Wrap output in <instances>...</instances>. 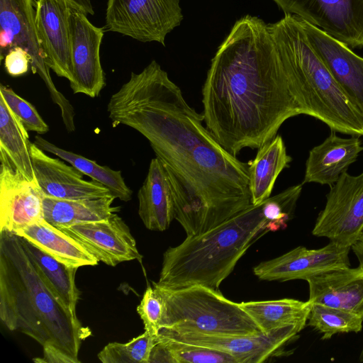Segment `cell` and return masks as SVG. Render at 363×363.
<instances>
[{
  "label": "cell",
  "instance_id": "obj_1",
  "mask_svg": "<svg viewBox=\"0 0 363 363\" xmlns=\"http://www.w3.org/2000/svg\"><path fill=\"white\" fill-rule=\"evenodd\" d=\"M112 125L143 135L164 164L175 220L186 235L206 233L252 205L248 162L228 152L203 125V114L155 60L111 96Z\"/></svg>",
  "mask_w": 363,
  "mask_h": 363
},
{
  "label": "cell",
  "instance_id": "obj_2",
  "mask_svg": "<svg viewBox=\"0 0 363 363\" xmlns=\"http://www.w3.org/2000/svg\"><path fill=\"white\" fill-rule=\"evenodd\" d=\"M205 125L237 156L272 140L289 118L311 116L302 88L281 60L266 23L245 15L212 58L202 87Z\"/></svg>",
  "mask_w": 363,
  "mask_h": 363
},
{
  "label": "cell",
  "instance_id": "obj_3",
  "mask_svg": "<svg viewBox=\"0 0 363 363\" xmlns=\"http://www.w3.org/2000/svg\"><path fill=\"white\" fill-rule=\"evenodd\" d=\"M0 318L9 330L79 362L82 342L91 333L46 286L21 237L7 231H0Z\"/></svg>",
  "mask_w": 363,
  "mask_h": 363
},
{
  "label": "cell",
  "instance_id": "obj_4",
  "mask_svg": "<svg viewBox=\"0 0 363 363\" xmlns=\"http://www.w3.org/2000/svg\"><path fill=\"white\" fill-rule=\"evenodd\" d=\"M263 202L250 205L206 233L186 235L179 245L167 249L156 283L170 289L203 285L219 290L249 247L271 231L262 213Z\"/></svg>",
  "mask_w": 363,
  "mask_h": 363
},
{
  "label": "cell",
  "instance_id": "obj_5",
  "mask_svg": "<svg viewBox=\"0 0 363 363\" xmlns=\"http://www.w3.org/2000/svg\"><path fill=\"white\" fill-rule=\"evenodd\" d=\"M269 30L280 57L299 82L311 116L331 130L363 135V114L337 84L310 43L301 18L285 13Z\"/></svg>",
  "mask_w": 363,
  "mask_h": 363
},
{
  "label": "cell",
  "instance_id": "obj_6",
  "mask_svg": "<svg viewBox=\"0 0 363 363\" xmlns=\"http://www.w3.org/2000/svg\"><path fill=\"white\" fill-rule=\"evenodd\" d=\"M152 286L165 304L162 328L213 335H245L262 333L240 303L219 290L203 285L179 289Z\"/></svg>",
  "mask_w": 363,
  "mask_h": 363
},
{
  "label": "cell",
  "instance_id": "obj_7",
  "mask_svg": "<svg viewBox=\"0 0 363 363\" xmlns=\"http://www.w3.org/2000/svg\"><path fill=\"white\" fill-rule=\"evenodd\" d=\"M14 47H21L29 54L33 73L38 74L44 81L51 99L60 109L65 128L74 129V107L55 87L38 40L35 0H0L1 60Z\"/></svg>",
  "mask_w": 363,
  "mask_h": 363
},
{
  "label": "cell",
  "instance_id": "obj_8",
  "mask_svg": "<svg viewBox=\"0 0 363 363\" xmlns=\"http://www.w3.org/2000/svg\"><path fill=\"white\" fill-rule=\"evenodd\" d=\"M183 18L179 0H107L105 22L108 31L164 46Z\"/></svg>",
  "mask_w": 363,
  "mask_h": 363
},
{
  "label": "cell",
  "instance_id": "obj_9",
  "mask_svg": "<svg viewBox=\"0 0 363 363\" xmlns=\"http://www.w3.org/2000/svg\"><path fill=\"white\" fill-rule=\"evenodd\" d=\"M362 231L363 172L353 176L345 172L330 186L312 234L351 247L359 241Z\"/></svg>",
  "mask_w": 363,
  "mask_h": 363
},
{
  "label": "cell",
  "instance_id": "obj_10",
  "mask_svg": "<svg viewBox=\"0 0 363 363\" xmlns=\"http://www.w3.org/2000/svg\"><path fill=\"white\" fill-rule=\"evenodd\" d=\"M306 326L289 325L267 333L245 335H213L162 328L157 337L213 348L232 355L237 363H261L281 352Z\"/></svg>",
  "mask_w": 363,
  "mask_h": 363
},
{
  "label": "cell",
  "instance_id": "obj_11",
  "mask_svg": "<svg viewBox=\"0 0 363 363\" xmlns=\"http://www.w3.org/2000/svg\"><path fill=\"white\" fill-rule=\"evenodd\" d=\"M350 48H363V0H272Z\"/></svg>",
  "mask_w": 363,
  "mask_h": 363
},
{
  "label": "cell",
  "instance_id": "obj_12",
  "mask_svg": "<svg viewBox=\"0 0 363 363\" xmlns=\"http://www.w3.org/2000/svg\"><path fill=\"white\" fill-rule=\"evenodd\" d=\"M69 29L72 73L70 87L74 94L96 97L106 84L100 59L104 29L92 24L86 13L73 7L69 15Z\"/></svg>",
  "mask_w": 363,
  "mask_h": 363
},
{
  "label": "cell",
  "instance_id": "obj_13",
  "mask_svg": "<svg viewBox=\"0 0 363 363\" xmlns=\"http://www.w3.org/2000/svg\"><path fill=\"white\" fill-rule=\"evenodd\" d=\"M79 242L99 262L115 267L119 263L141 260L130 228L117 213L109 217L59 228Z\"/></svg>",
  "mask_w": 363,
  "mask_h": 363
},
{
  "label": "cell",
  "instance_id": "obj_14",
  "mask_svg": "<svg viewBox=\"0 0 363 363\" xmlns=\"http://www.w3.org/2000/svg\"><path fill=\"white\" fill-rule=\"evenodd\" d=\"M350 247L331 241L318 249L298 246L276 258L260 262L253 268V272L258 279L265 281L306 280L329 269L350 267Z\"/></svg>",
  "mask_w": 363,
  "mask_h": 363
},
{
  "label": "cell",
  "instance_id": "obj_15",
  "mask_svg": "<svg viewBox=\"0 0 363 363\" xmlns=\"http://www.w3.org/2000/svg\"><path fill=\"white\" fill-rule=\"evenodd\" d=\"M301 21L316 53L340 89L363 114V57L320 28L302 18Z\"/></svg>",
  "mask_w": 363,
  "mask_h": 363
},
{
  "label": "cell",
  "instance_id": "obj_16",
  "mask_svg": "<svg viewBox=\"0 0 363 363\" xmlns=\"http://www.w3.org/2000/svg\"><path fill=\"white\" fill-rule=\"evenodd\" d=\"M66 0H35V26L45 60L58 77L72 79L69 15Z\"/></svg>",
  "mask_w": 363,
  "mask_h": 363
},
{
  "label": "cell",
  "instance_id": "obj_17",
  "mask_svg": "<svg viewBox=\"0 0 363 363\" xmlns=\"http://www.w3.org/2000/svg\"><path fill=\"white\" fill-rule=\"evenodd\" d=\"M30 151L35 178L45 196L77 200L113 196L106 186L84 179L77 169L48 156L35 143H30Z\"/></svg>",
  "mask_w": 363,
  "mask_h": 363
},
{
  "label": "cell",
  "instance_id": "obj_18",
  "mask_svg": "<svg viewBox=\"0 0 363 363\" xmlns=\"http://www.w3.org/2000/svg\"><path fill=\"white\" fill-rule=\"evenodd\" d=\"M44 194L8 164L0 166V231L16 233L44 218Z\"/></svg>",
  "mask_w": 363,
  "mask_h": 363
},
{
  "label": "cell",
  "instance_id": "obj_19",
  "mask_svg": "<svg viewBox=\"0 0 363 363\" xmlns=\"http://www.w3.org/2000/svg\"><path fill=\"white\" fill-rule=\"evenodd\" d=\"M308 301L347 311L363 318V264L343 267L308 277Z\"/></svg>",
  "mask_w": 363,
  "mask_h": 363
},
{
  "label": "cell",
  "instance_id": "obj_20",
  "mask_svg": "<svg viewBox=\"0 0 363 363\" xmlns=\"http://www.w3.org/2000/svg\"><path fill=\"white\" fill-rule=\"evenodd\" d=\"M362 150L359 136L341 138L332 130L321 144L311 150L302 184L313 182L332 186L357 160Z\"/></svg>",
  "mask_w": 363,
  "mask_h": 363
},
{
  "label": "cell",
  "instance_id": "obj_21",
  "mask_svg": "<svg viewBox=\"0 0 363 363\" xmlns=\"http://www.w3.org/2000/svg\"><path fill=\"white\" fill-rule=\"evenodd\" d=\"M138 199L139 216L148 230L164 231L175 219L171 182L163 163L157 157L150 163Z\"/></svg>",
  "mask_w": 363,
  "mask_h": 363
},
{
  "label": "cell",
  "instance_id": "obj_22",
  "mask_svg": "<svg viewBox=\"0 0 363 363\" xmlns=\"http://www.w3.org/2000/svg\"><path fill=\"white\" fill-rule=\"evenodd\" d=\"M16 235L31 242L67 266L79 268L99 261L79 242L44 218L18 230Z\"/></svg>",
  "mask_w": 363,
  "mask_h": 363
},
{
  "label": "cell",
  "instance_id": "obj_23",
  "mask_svg": "<svg viewBox=\"0 0 363 363\" xmlns=\"http://www.w3.org/2000/svg\"><path fill=\"white\" fill-rule=\"evenodd\" d=\"M291 160L279 135L258 149L255 159L248 162L252 205H258L270 197L278 176L289 167Z\"/></svg>",
  "mask_w": 363,
  "mask_h": 363
},
{
  "label": "cell",
  "instance_id": "obj_24",
  "mask_svg": "<svg viewBox=\"0 0 363 363\" xmlns=\"http://www.w3.org/2000/svg\"><path fill=\"white\" fill-rule=\"evenodd\" d=\"M28 130L0 96V160L30 182H36Z\"/></svg>",
  "mask_w": 363,
  "mask_h": 363
},
{
  "label": "cell",
  "instance_id": "obj_25",
  "mask_svg": "<svg viewBox=\"0 0 363 363\" xmlns=\"http://www.w3.org/2000/svg\"><path fill=\"white\" fill-rule=\"evenodd\" d=\"M115 199L113 196L77 200L44 196L43 217L57 228L105 219L120 211V207L112 206Z\"/></svg>",
  "mask_w": 363,
  "mask_h": 363
},
{
  "label": "cell",
  "instance_id": "obj_26",
  "mask_svg": "<svg viewBox=\"0 0 363 363\" xmlns=\"http://www.w3.org/2000/svg\"><path fill=\"white\" fill-rule=\"evenodd\" d=\"M23 245L36 271L54 296L65 308L76 313L79 292L75 284L78 268L67 266L21 238Z\"/></svg>",
  "mask_w": 363,
  "mask_h": 363
},
{
  "label": "cell",
  "instance_id": "obj_27",
  "mask_svg": "<svg viewBox=\"0 0 363 363\" xmlns=\"http://www.w3.org/2000/svg\"><path fill=\"white\" fill-rule=\"evenodd\" d=\"M241 308L265 333L295 324L307 325L311 303L294 298L251 301L240 303Z\"/></svg>",
  "mask_w": 363,
  "mask_h": 363
},
{
  "label": "cell",
  "instance_id": "obj_28",
  "mask_svg": "<svg viewBox=\"0 0 363 363\" xmlns=\"http://www.w3.org/2000/svg\"><path fill=\"white\" fill-rule=\"evenodd\" d=\"M34 143L43 151L58 156L92 180L106 186L116 199L125 202L132 199L133 191L126 185L121 171L99 165L95 161L62 149L39 135L35 137Z\"/></svg>",
  "mask_w": 363,
  "mask_h": 363
},
{
  "label": "cell",
  "instance_id": "obj_29",
  "mask_svg": "<svg viewBox=\"0 0 363 363\" xmlns=\"http://www.w3.org/2000/svg\"><path fill=\"white\" fill-rule=\"evenodd\" d=\"M362 323L363 318L354 313L315 303L307 320V325L321 333L323 340L339 333H359Z\"/></svg>",
  "mask_w": 363,
  "mask_h": 363
},
{
  "label": "cell",
  "instance_id": "obj_30",
  "mask_svg": "<svg viewBox=\"0 0 363 363\" xmlns=\"http://www.w3.org/2000/svg\"><path fill=\"white\" fill-rule=\"evenodd\" d=\"M157 336L145 331L126 343L110 342L97 354L103 363H148Z\"/></svg>",
  "mask_w": 363,
  "mask_h": 363
},
{
  "label": "cell",
  "instance_id": "obj_31",
  "mask_svg": "<svg viewBox=\"0 0 363 363\" xmlns=\"http://www.w3.org/2000/svg\"><path fill=\"white\" fill-rule=\"evenodd\" d=\"M175 363H237L230 354L205 346L157 337Z\"/></svg>",
  "mask_w": 363,
  "mask_h": 363
},
{
  "label": "cell",
  "instance_id": "obj_32",
  "mask_svg": "<svg viewBox=\"0 0 363 363\" xmlns=\"http://www.w3.org/2000/svg\"><path fill=\"white\" fill-rule=\"evenodd\" d=\"M302 186L303 184H300L290 186L263 202L262 213L269 222L272 232L287 227L301 195Z\"/></svg>",
  "mask_w": 363,
  "mask_h": 363
},
{
  "label": "cell",
  "instance_id": "obj_33",
  "mask_svg": "<svg viewBox=\"0 0 363 363\" xmlns=\"http://www.w3.org/2000/svg\"><path fill=\"white\" fill-rule=\"evenodd\" d=\"M0 96L4 98L28 131H34L38 134H44L49 131L48 125L42 118L36 108L15 93L12 89L1 84Z\"/></svg>",
  "mask_w": 363,
  "mask_h": 363
},
{
  "label": "cell",
  "instance_id": "obj_34",
  "mask_svg": "<svg viewBox=\"0 0 363 363\" xmlns=\"http://www.w3.org/2000/svg\"><path fill=\"white\" fill-rule=\"evenodd\" d=\"M137 312L143 322L145 330L157 336L163 326L165 304L161 294L153 286H147L137 306Z\"/></svg>",
  "mask_w": 363,
  "mask_h": 363
},
{
  "label": "cell",
  "instance_id": "obj_35",
  "mask_svg": "<svg viewBox=\"0 0 363 363\" xmlns=\"http://www.w3.org/2000/svg\"><path fill=\"white\" fill-rule=\"evenodd\" d=\"M4 67L12 77H18L28 72L30 66V57L21 47L11 48L4 56Z\"/></svg>",
  "mask_w": 363,
  "mask_h": 363
},
{
  "label": "cell",
  "instance_id": "obj_36",
  "mask_svg": "<svg viewBox=\"0 0 363 363\" xmlns=\"http://www.w3.org/2000/svg\"><path fill=\"white\" fill-rule=\"evenodd\" d=\"M43 347V357L42 359H33L38 362L48 363H79L80 362L76 360L69 356L60 349L52 345H45Z\"/></svg>",
  "mask_w": 363,
  "mask_h": 363
},
{
  "label": "cell",
  "instance_id": "obj_37",
  "mask_svg": "<svg viewBox=\"0 0 363 363\" xmlns=\"http://www.w3.org/2000/svg\"><path fill=\"white\" fill-rule=\"evenodd\" d=\"M73 8L86 13L94 15V10L91 0H66Z\"/></svg>",
  "mask_w": 363,
  "mask_h": 363
},
{
  "label": "cell",
  "instance_id": "obj_38",
  "mask_svg": "<svg viewBox=\"0 0 363 363\" xmlns=\"http://www.w3.org/2000/svg\"><path fill=\"white\" fill-rule=\"evenodd\" d=\"M351 250L359 261V263L363 264V242L360 241L357 242L352 245ZM359 362H363V345L359 354Z\"/></svg>",
  "mask_w": 363,
  "mask_h": 363
},
{
  "label": "cell",
  "instance_id": "obj_39",
  "mask_svg": "<svg viewBox=\"0 0 363 363\" xmlns=\"http://www.w3.org/2000/svg\"><path fill=\"white\" fill-rule=\"evenodd\" d=\"M359 241L363 242V231H362V235L360 236Z\"/></svg>",
  "mask_w": 363,
  "mask_h": 363
}]
</instances>
